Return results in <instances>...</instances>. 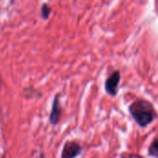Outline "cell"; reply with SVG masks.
Masks as SVG:
<instances>
[{
	"mask_svg": "<svg viewBox=\"0 0 158 158\" xmlns=\"http://www.w3.org/2000/svg\"><path fill=\"white\" fill-rule=\"evenodd\" d=\"M129 111L135 122L145 128L156 118V110L154 105L145 99H137L129 106Z\"/></svg>",
	"mask_w": 158,
	"mask_h": 158,
	"instance_id": "obj_1",
	"label": "cell"
},
{
	"mask_svg": "<svg viewBox=\"0 0 158 158\" xmlns=\"http://www.w3.org/2000/svg\"><path fill=\"white\" fill-rule=\"evenodd\" d=\"M82 151L83 148L78 142L68 141L63 146L61 158H76L82 153Z\"/></svg>",
	"mask_w": 158,
	"mask_h": 158,
	"instance_id": "obj_2",
	"label": "cell"
},
{
	"mask_svg": "<svg viewBox=\"0 0 158 158\" xmlns=\"http://www.w3.org/2000/svg\"><path fill=\"white\" fill-rule=\"evenodd\" d=\"M120 72L118 70H115L105 81V90L106 92L115 97L118 94V88L119 85V81H120Z\"/></svg>",
	"mask_w": 158,
	"mask_h": 158,
	"instance_id": "obj_3",
	"label": "cell"
},
{
	"mask_svg": "<svg viewBox=\"0 0 158 158\" xmlns=\"http://www.w3.org/2000/svg\"><path fill=\"white\" fill-rule=\"evenodd\" d=\"M61 114H62V108L60 105V94H57L55 95L53 99L52 108H51V112L49 115V122L54 126L57 125L60 120Z\"/></svg>",
	"mask_w": 158,
	"mask_h": 158,
	"instance_id": "obj_4",
	"label": "cell"
},
{
	"mask_svg": "<svg viewBox=\"0 0 158 158\" xmlns=\"http://www.w3.org/2000/svg\"><path fill=\"white\" fill-rule=\"evenodd\" d=\"M157 143H158L157 138L156 137V138L154 139V141L152 142V143H151V145H150L149 149H148V155H149L150 156H153V157L157 158V156H158Z\"/></svg>",
	"mask_w": 158,
	"mask_h": 158,
	"instance_id": "obj_5",
	"label": "cell"
},
{
	"mask_svg": "<svg viewBox=\"0 0 158 158\" xmlns=\"http://www.w3.org/2000/svg\"><path fill=\"white\" fill-rule=\"evenodd\" d=\"M51 11H52V8L50 7V6L46 3H44L41 6V17L44 19H47L50 16Z\"/></svg>",
	"mask_w": 158,
	"mask_h": 158,
	"instance_id": "obj_6",
	"label": "cell"
},
{
	"mask_svg": "<svg viewBox=\"0 0 158 158\" xmlns=\"http://www.w3.org/2000/svg\"><path fill=\"white\" fill-rule=\"evenodd\" d=\"M1 83H2V78H1V75H0V86H1Z\"/></svg>",
	"mask_w": 158,
	"mask_h": 158,
	"instance_id": "obj_7",
	"label": "cell"
},
{
	"mask_svg": "<svg viewBox=\"0 0 158 158\" xmlns=\"http://www.w3.org/2000/svg\"><path fill=\"white\" fill-rule=\"evenodd\" d=\"M39 158H44V156H43V155H41V156H40V157Z\"/></svg>",
	"mask_w": 158,
	"mask_h": 158,
	"instance_id": "obj_8",
	"label": "cell"
}]
</instances>
